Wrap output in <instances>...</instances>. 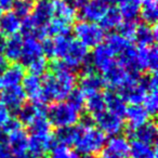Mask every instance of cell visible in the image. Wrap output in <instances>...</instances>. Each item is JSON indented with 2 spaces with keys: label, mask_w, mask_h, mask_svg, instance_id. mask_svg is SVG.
I'll list each match as a JSON object with an SVG mask.
<instances>
[{
  "label": "cell",
  "mask_w": 158,
  "mask_h": 158,
  "mask_svg": "<svg viewBox=\"0 0 158 158\" xmlns=\"http://www.w3.org/2000/svg\"><path fill=\"white\" fill-rule=\"evenodd\" d=\"M92 118L105 135H119L123 129V119L106 110Z\"/></svg>",
  "instance_id": "cell-5"
},
{
  "label": "cell",
  "mask_w": 158,
  "mask_h": 158,
  "mask_svg": "<svg viewBox=\"0 0 158 158\" xmlns=\"http://www.w3.org/2000/svg\"><path fill=\"white\" fill-rule=\"evenodd\" d=\"M65 1L72 3V5L74 6L75 9L77 10V9H80V8L85 5V2H86L87 0H65Z\"/></svg>",
  "instance_id": "cell-47"
},
{
  "label": "cell",
  "mask_w": 158,
  "mask_h": 158,
  "mask_svg": "<svg viewBox=\"0 0 158 158\" xmlns=\"http://www.w3.org/2000/svg\"><path fill=\"white\" fill-rule=\"evenodd\" d=\"M121 22H123V18H121L118 9H116V8H108L105 15L100 21V23H101L100 26L103 28L104 31H114V29L118 28L119 25L121 24Z\"/></svg>",
  "instance_id": "cell-34"
},
{
  "label": "cell",
  "mask_w": 158,
  "mask_h": 158,
  "mask_svg": "<svg viewBox=\"0 0 158 158\" xmlns=\"http://www.w3.org/2000/svg\"><path fill=\"white\" fill-rule=\"evenodd\" d=\"M79 126H69V127H63L57 128V131L55 132L54 136V143L57 144H63L66 146L74 145L75 141L77 139V135L79 133Z\"/></svg>",
  "instance_id": "cell-29"
},
{
  "label": "cell",
  "mask_w": 158,
  "mask_h": 158,
  "mask_svg": "<svg viewBox=\"0 0 158 158\" xmlns=\"http://www.w3.org/2000/svg\"><path fill=\"white\" fill-rule=\"evenodd\" d=\"M145 24L156 25L158 19L157 0H142L140 15Z\"/></svg>",
  "instance_id": "cell-30"
},
{
  "label": "cell",
  "mask_w": 158,
  "mask_h": 158,
  "mask_svg": "<svg viewBox=\"0 0 158 158\" xmlns=\"http://www.w3.org/2000/svg\"><path fill=\"white\" fill-rule=\"evenodd\" d=\"M0 158H12V154L7 145V140H2L0 134Z\"/></svg>",
  "instance_id": "cell-45"
},
{
  "label": "cell",
  "mask_w": 158,
  "mask_h": 158,
  "mask_svg": "<svg viewBox=\"0 0 158 158\" xmlns=\"http://www.w3.org/2000/svg\"><path fill=\"white\" fill-rule=\"evenodd\" d=\"M42 47V53L44 55H46L47 57H54L53 56V44H52V39H49L46 38L44 39L41 44Z\"/></svg>",
  "instance_id": "cell-44"
},
{
  "label": "cell",
  "mask_w": 158,
  "mask_h": 158,
  "mask_svg": "<svg viewBox=\"0 0 158 158\" xmlns=\"http://www.w3.org/2000/svg\"><path fill=\"white\" fill-rule=\"evenodd\" d=\"M85 107H86L87 112L91 115V117H94L97 115H99L100 113L104 112L106 110V106L103 93L99 92L87 95L86 102H85Z\"/></svg>",
  "instance_id": "cell-31"
},
{
  "label": "cell",
  "mask_w": 158,
  "mask_h": 158,
  "mask_svg": "<svg viewBox=\"0 0 158 158\" xmlns=\"http://www.w3.org/2000/svg\"><path fill=\"white\" fill-rule=\"evenodd\" d=\"M10 118H11V117H10V112L6 108V106L1 103V101H0V127H2Z\"/></svg>",
  "instance_id": "cell-46"
},
{
  "label": "cell",
  "mask_w": 158,
  "mask_h": 158,
  "mask_svg": "<svg viewBox=\"0 0 158 158\" xmlns=\"http://www.w3.org/2000/svg\"><path fill=\"white\" fill-rule=\"evenodd\" d=\"M74 34L77 40L86 48H95L103 42L105 31L98 23L80 21L74 27Z\"/></svg>",
  "instance_id": "cell-4"
},
{
  "label": "cell",
  "mask_w": 158,
  "mask_h": 158,
  "mask_svg": "<svg viewBox=\"0 0 158 158\" xmlns=\"http://www.w3.org/2000/svg\"><path fill=\"white\" fill-rule=\"evenodd\" d=\"M79 133L75 141L76 153L84 156H90L99 153L103 149L106 143V135L100 129L94 127H82L79 125Z\"/></svg>",
  "instance_id": "cell-2"
},
{
  "label": "cell",
  "mask_w": 158,
  "mask_h": 158,
  "mask_svg": "<svg viewBox=\"0 0 158 158\" xmlns=\"http://www.w3.org/2000/svg\"><path fill=\"white\" fill-rule=\"evenodd\" d=\"M142 0H120L118 11L123 21H136L140 15Z\"/></svg>",
  "instance_id": "cell-26"
},
{
  "label": "cell",
  "mask_w": 158,
  "mask_h": 158,
  "mask_svg": "<svg viewBox=\"0 0 158 158\" xmlns=\"http://www.w3.org/2000/svg\"><path fill=\"white\" fill-rule=\"evenodd\" d=\"M79 10L82 21L98 23L107 12L108 5L104 0H87Z\"/></svg>",
  "instance_id": "cell-9"
},
{
  "label": "cell",
  "mask_w": 158,
  "mask_h": 158,
  "mask_svg": "<svg viewBox=\"0 0 158 158\" xmlns=\"http://www.w3.org/2000/svg\"><path fill=\"white\" fill-rule=\"evenodd\" d=\"M95 158H102V157H95Z\"/></svg>",
  "instance_id": "cell-53"
},
{
  "label": "cell",
  "mask_w": 158,
  "mask_h": 158,
  "mask_svg": "<svg viewBox=\"0 0 158 158\" xmlns=\"http://www.w3.org/2000/svg\"><path fill=\"white\" fill-rule=\"evenodd\" d=\"M143 107L145 108L147 113H148L149 116H154V115L157 113L158 110V94L157 90L148 91L146 93L144 98V101H143Z\"/></svg>",
  "instance_id": "cell-39"
},
{
  "label": "cell",
  "mask_w": 158,
  "mask_h": 158,
  "mask_svg": "<svg viewBox=\"0 0 158 158\" xmlns=\"http://www.w3.org/2000/svg\"><path fill=\"white\" fill-rule=\"evenodd\" d=\"M27 68H28V70H29V74L40 77V76H42V75H44L46 70L48 69V62H47L44 56L39 57V59L31 62V63L27 66Z\"/></svg>",
  "instance_id": "cell-41"
},
{
  "label": "cell",
  "mask_w": 158,
  "mask_h": 158,
  "mask_svg": "<svg viewBox=\"0 0 158 158\" xmlns=\"http://www.w3.org/2000/svg\"><path fill=\"white\" fill-rule=\"evenodd\" d=\"M46 1H49V2H52V1H54V0H46Z\"/></svg>",
  "instance_id": "cell-52"
},
{
  "label": "cell",
  "mask_w": 158,
  "mask_h": 158,
  "mask_svg": "<svg viewBox=\"0 0 158 158\" xmlns=\"http://www.w3.org/2000/svg\"><path fill=\"white\" fill-rule=\"evenodd\" d=\"M52 73L44 77L42 80V102H62L67 99L76 86L75 73L64 64L63 61H53L51 64Z\"/></svg>",
  "instance_id": "cell-1"
},
{
  "label": "cell",
  "mask_w": 158,
  "mask_h": 158,
  "mask_svg": "<svg viewBox=\"0 0 158 158\" xmlns=\"http://www.w3.org/2000/svg\"><path fill=\"white\" fill-rule=\"evenodd\" d=\"M51 3H52L53 18L64 21L68 24L74 23L77 16V10L72 3L67 2L65 0H54Z\"/></svg>",
  "instance_id": "cell-22"
},
{
  "label": "cell",
  "mask_w": 158,
  "mask_h": 158,
  "mask_svg": "<svg viewBox=\"0 0 158 158\" xmlns=\"http://www.w3.org/2000/svg\"><path fill=\"white\" fill-rule=\"evenodd\" d=\"M26 95L22 89V86L5 89L0 93V101L9 112H18L25 104Z\"/></svg>",
  "instance_id": "cell-11"
},
{
  "label": "cell",
  "mask_w": 158,
  "mask_h": 158,
  "mask_svg": "<svg viewBox=\"0 0 158 158\" xmlns=\"http://www.w3.org/2000/svg\"><path fill=\"white\" fill-rule=\"evenodd\" d=\"M88 56H89L88 48H86L78 40L72 39L69 46H68L67 51H66L62 61L64 62V64L68 68H70L74 72V70L81 68L82 64L88 59Z\"/></svg>",
  "instance_id": "cell-6"
},
{
  "label": "cell",
  "mask_w": 158,
  "mask_h": 158,
  "mask_svg": "<svg viewBox=\"0 0 158 158\" xmlns=\"http://www.w3.org/2000/svg\"><path fill=\"white\" fill-rule=\"evenodd\" d=\"M125 117L129 123L130 130H132L148 121L149 115L142 105H130L126 110Z\"/></svg>",
  "instance_id": "cell-25"
},
{
  "label": "cell",
  "mask_w": 158,
  "mask_h": 158,
  "mask_svg": "<svg viewBox=\"0 0 158 158\" xmlns=\"http://www.w3.org/2000/svg\"><path fill=\"white\" fill-rule=\"evenodd\" d=\"M136 26H138L136 21H123V22H121V24L118 27L119 34L128 40L133 39Z\"/></svg>",
  "instance_id": "cell-42"
},
{
  "label": "cell",
  "mask_w": 158,
  "mask_h": 158,
  "mask_svg": "<svg viewBox=\"0 0 158 158\" xmlns=\"http://www.w3.org/2000/svg\"><path fill=\"white\" fill-rule=\"evenodd\" d=\"M138 57L141 69L149 70L151 73H155L158 67V51L155 46L152 47H139Z\"/></svg>",
  "instance_id": "cell-19"
},
{
  "label": "cell",
  "mask_w": 158,
  "mask_h": 158,
  "mask_svg": "<svg viewBox=\"0 0 158 158\" xmlns=\"http://www.w3.org/2000/svg\"><path fill=\"white\" fill-rule=\"evenodd\" d=\"M22 89L26 98H29L31 103L38 107L44 108V104L42 102V80L40 77L35 75H27L22 81Z\"/></svg>",
  "instance_id": "cell-8"
},
{
  "label": "cell",
  "mask_w": 158,
  "mask_h": 158,
  "mask_svg": "<svg viewBox=\"0 0 158 158\" xmlns=\"http://www.w3.org/2000/svg\"><path fill=\"white\" fill-rule=\"evenodd\" d=\"M44 108L38 107L35 104H24L20 110L16 112L18 114V120L20 121V123H25L28 126L31 123V121L36 117V115Z\"/></svg>",
  "instance_id": "cell-35"
},
{
  "label": "cell",
  "mask_w": 158,
  "mask_h": 158,
  "mask_svg": "<svg viewBox=\"0 0 158 158\" xmlns=\"http://www.w3.org/2000/svg\"><path fill=\"white\" fill-rule=\"evenodd\" d=\"M130 134H131V138L133 140L154 145L157 140V126L154 121H146L140 127L130 130Z\"/></svg>",
  "instance_id": "cell-18"
},
{
  "label": "cell",
  "mask_w": 158,
  "mask_h": 158,
  "mask_svg": "<svg viewBox=\"0 0 158 158\" xmlns=\"http://www.w3.org/2000/svg\"><path fill=\"white\" fill-rule=\"evenodd\" d=\"M130 157L131 158H157L155 145L146 144L140 141L132 140L130 143Z\"/></svg>",
  "instance_id": "cell-28"
},
{
  "label": "cell",
  "mask_w": 158,
  "mask_h": 158,
  "mask_svg": "<svg viewBox=\"0 0 158 158\" xmlns=\"http://www.w3.org/2000/svg\"><path fill=\"white\" fill-rule=\"evenodd\" d=\"M24 77L25 72L22 65L12 64L11 66H7L3 72L0 73V89L5 90L21 86Z\"/></svg>",
  "instance_id": "cell-13"
},
{
  "label": "cell",
  "mask_w": 158,
  "mask_h": 158,
  "mask_svg": "<svg viewBox=\"0 0 158 158\" xmlns=\"http://www.w3.org/2000/svg\"><path fill=\"white\" fill-rule=\"evenodd\" d=\"M53 145H54V139L51 134L31 135V138L28 139L29 154L36 158H44Z\"/></svg>",
  "instance_id": "cell-15"
},
{
  "label": "cell",
  "mask_w": 158,
  "mask_h": 158,
  "mask_svg": "<svg viewBox=\"0 0 158 158\" xmlns=\"http://www.w3.org/2000/svg\"><path fill=\"white\" fill-rule=\"evenodd\" d=\"M34 0H15L12 5V11L20 19H25L29 16L34 9Z\"/></svg>",
  "instance_id": "cell-37"
},
{
  "label": "cell",
  "mask_w": 158,
  "mask_h": 158,
  "mask_svg": "<svg viewBox=\"0 0 158 158\" xmlns=\"http://www.w3.org/2000/svg\"><path fill=\"white\" fill-rule=\"evenodd\" d=\"M103 95L104 100H105L106 110L123 118L126 110H127V105H126L125 100L118 94V92H115L114 90H108Z\"/></svg>",
  "instance_id": "cell-23"
},
{
  "label": "cell",
  "mask_w": 158,
  "mask_h": 158,
  "mask_svg": "<svg viewBox=\"0 0 158 158\" xmlns=\"http://www.w3.org/2000/svg\"><path fill=\"white\" fill-rule=\"evenodd\" d=\"M23 37L21 35H14L9 37V39L6 40L3 53L7 61L10 62H18L21 59V53L23 48Z\"/></svg>",
  "instance_id": "cell-24"
},
{
  "label": "cell",
  "mask_w": 158,
  "mask_h": 158,
  "mask_svg": "<svg viewBox=\"0 0 158 158\" xmlns=\"http://www.w3.org/2000/svg\"><path fill=\"white\" fill-rule=\"evenodd\" d=\"M8 66V61L5 57L2 52H0V73L3 72L6 69V67Z\"/></svg>",
  "instance_id": "cell-48"
},
{
  "label": "cell",
  "mask_w": 158,
  "mask_h": 158,
  "mask_svg": "<svg viewBox=\"0 0 158 158\" xmlns=\"http://www.w3.org/2000/svg\"><path fill=\"white\" fill-rule=\"evenodd\" d=\"M15 158H36V157H34L33 155H31V154H24V155H21V156H18V157H15Z\"/></svg>",
  "instance_id": "cell-50"
},
{
  "label": "cell",
  "mask_w": 158,
  "mask_h": 158,
  "mask_svg": "<svg viewBox=\"0 0 158 158\" xmlns=\"http://www.w3.org/2000/svg\"><path fill=\"white\" fill-rule=\"evenodd\" d=\"M51 158H78V154L69 146L54 143L51 147Z\"/></svg>",
  "instance_id": "cell-38"
},
{
  "label": "cell",
  "mask_w": 158,
  "mask_h": 158,
  "mask_svg": "<svg viewBox=\"0 0 158 158\" xmlns=\"http://www.w3.org/2000/svg\"><path fill=\"white\" fill-rule=\"evenodd\" d=\"M67 102L76 108L78 112L81 113V110L85 108V102H86V95L79 90V89H74L70 92V94L67 97Z\"/></svg>",
  "instance_id": "cell-40"
},
{
  "label": "cell",
  "mask_w": 158,
  "mask_h": 158,
  "mask_svg": "<svg viewBox=\"0 0 158 158\" xmlns=\"http://www.w3.org/2000/svg\"><path fill=\"white\" fill-rule=\"evenodd\" d=\"M42 56H44V53H42V47L39 40L33 37H27L26 39L23 40V48L20 59L23 65L28 66L31 62Z\"/></svg>",
  "instance_id": "cell-16"
},
{
  "label": "cell",
  "mask_w": 158,
  "mask_h": 158,
  "mask_svg": "<svg viewBox=\"0 0 158 158\" xmlns=\"http://www.w3.org/2000/svg\"><path fill=\"white\" fill-rule=\"evenodd\" d=\"M133 39L139 44V47H152L157 40V27L156 25L138 24L134 33Z\"/></svg>",
  "instance_id": "cell-20"
},
{
  "label": "cell",
  "mask_w": 158,
  "mask_h": 158,
  "mask_svg": "<svg viewBox=\"0 0 158 158\" xmlns=\"http://www.w3.org/2000/svg\"><path fill=\"white\" fill-rule=\"evenodd\" d=\"M14 1H15V0H13V2H14Z\"/></svg>",
  "instance_id": "cell-54"
},
{
  "label": "cell",
  "mask_w": 158,
  "mask_h": 158,
  "mask_svg": "<svg viewBox=\"0 0 158 158\" xmlns=\"http://www.w3.org/2000/svg\"><path fill=\"white\" fill-rule=\"evenodd\" d=\"M28 134L26 131L20 129L11 132L7 136V145L12 155L15 157L24 155L28 151Z\"/></svg>",
  "instance_id": "cell-14"
},
{
  "label": "cell",
  "mask_w": 158,
  "mask_h": 158,
  "mask_svg": "<svg viewBox=\"0 0 158 158\" xmlns=\"http://www.w3.org/2000/svg\"><path fill=\"white\" fill-rule=\"evenodd\" d=\"M106 46L107 48L114 53V55H119L121 52L126 50L130 46V40L126 39L125 37L119 33H110L106 37Z\"/></svg>",
  "instance_id": "cell-32"
},
{
  "label": "cell",
  "mask_w": 158,
  "mask_h": 158,
  "mask_svg": "<svg viewBox=\"0 0 158 158\" xmlns=\"http://www.w3.org/2000/svg\"><path fill=\"white\" fill-rule=\"evenodd\" d=\"M47 117L51 126L56 128L75 126L80 119V112L74 108L68 102H56L49 106Z\"/></svg>",
  "instance_id": "cell-3"
},
{
  "label": "cell",
  "mask_w": 158,
  "mask_h": 158,
  "mask_svg": "<svg viewBox=\"0 0 158 158\" xmlns=\"http://www.w3.org/2000/svg\"><path fill=\"white\" fill-rule=\"evenodd\" d=\"M2 13H3V9L1 7H0V16L2 15Z\"/></svg>",
  "instance_id": "cell-51"
},
{
  "label": "cell",
  "mask_w": 158,
  "mask_h": 158,
  "mask_svg": "<svg viewBox=\"0 0 158 158\" xmlns=\"http://www.w3.org/2000/svg\"><path fill=\"white\" fill-rule=\"evenodd\" d=\"M106 3H107L108 6H115V5H118V2L120 1V0H104Z\"/></svg>",
  "instance_id": "cell-49"
},
{
  "label": "cell",
  "mask_w": 158,
  "mask_h": 158,
  "mask_svg": "<svg viewBox=\"0 0 158 158\" xmlns=\"http://www.w3.org/2000/svg\"><path fill=\"white\" fill-rule=\"evenodd\" d=\"M31 135H48L51 134V123L44 110H41L28 125Z\"/></svg>",
  "instance_id": "cell-27"
},
{
  "label": "cell",
  "mask_w": 158,
  "mask_h": 158,
  "mask_svg": "<svg viewBox=\"0 0 158 158\" xmlns=\"http://www.w3.org/2000/svg\"><path fill=\"white\" fill-rule=\"evenodd\" d=\"M102 158H130V143L123 135H115L106 141Z\"/></svg>",
  "instance_id": "cell-7"
},
{
  "label": "cell",
  "mask_w": 158,
  "mask_h": 158,
  "mask_svg": "<svg viewBox=\"0 0 158 158\" xmlns=\"http://www.w3.org/2000/svg\"><path fill=\"white\" fill-rule=\"evenodd\" d=\"M89 59H90L94 69L101 72L102 74L116 61L114 53L107 48L106 44H103L95 47L91 55H89Z\"/></svg>",
  "instance_id": "cell-12"
},
{
  "label": "cell",
  "mask_w": 158,
  "mask_h": 158,
  "mask_svg": "<svg viewBox=\"0 0 158 158\" xmlns=\"http://www.w3.org/2000/svg\"><path fill=\"white\" fill-rule=\"evenodd\" d=\"M105 86L106 85L103 77L97 73L84 74V76L81 77L80 81H79V90L86 97L93 94V93L101 92Z\"/></svg>",
  "instance_id": "cell-17"
},
{
  "label": "cell",
  "mask_w": 158,
  "mask_h": 158,
  "mask_svg": "<svg viewBox=\"0 0 158 158\" xmlns=\"http://www.w3.org/2000/svg\"><path fill=\"white\" fill-rule=\"evenodd\" d=\"M130 73L126 70V68L119 63L118 61H115L105 72L103 73V79L105 85L110 86L112 89H119L121 86L127 82L130 77Z\"/></svg>",
  "instance_id": "cell-10"
},
{
  "label": "cell",
  "mask_w": 158,
  "mask_h": 158,
  "mask_svg": "<svg viewBox=\"0 0 158 158\" xmlns=\"http://www.w3.org/2000/svg\"><path fill=\"white\" fill-rule=\"evenodd\" d=\"M2 130H3V133H11V132L15 131V130L20 129L21 128V123L18 119H14V118H10L5 125L2 126Z\"/></svg>",
  "instance_id": "cell-43"
},
{
  "label": "cell",
  "mask_w": 158,
  "mask_h": 158,
  "mask_svg": "<svg viewBox=\"0 0 158 158\" xmlns=\"http://www.w3.org/2000/svg\"><path fill=\"white\" fill-rule=\"evenodd\" d=\"M70 41H72V38L69 37V35L56 36V37H54V39H52L53 56L57 57V59H63L66 51H67Z\"/></svg>",
  "instance_id": "cell-36"
},
{
  "label": "cell",
  "mask_w": 158,
  "mask_h": 158,
  "mask_svg": "<svg viewBox=\"0 0 158 158\" xmlns=\"http://www.w3.org/2000/svg\"><path fill=\"white\" fill-rule=\"evenodd\" d=\"M70 31H72V24L61 21L59 19L52 18L50 22L46 25V31L47 36H67L69 35Z\"/></svg>",
  "instance_id": "cell-33"
},
{
  "label": "cell",
  "mask_w": 158,
  "mask_h": 158,
  "mask_svg": "<svg viewBox=\"0 0 158 158\" xmlns=\"http://www.w3.org/2000/svg\"><path fill=\"white\" fill-rule=\"evenodd\" d=\"M22 20L13 11H7L0 16V35L11 37L18 35L21 29Z\"/></svg>",
  "instance_id": "cell-21"
}]
</instances>
